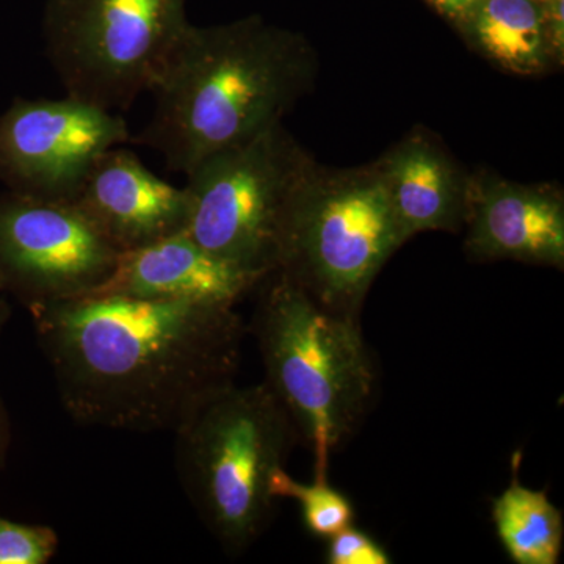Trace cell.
<instances>
[{"label":"cell","mask_w":564,"mask_h":564,"mask_svg":"<svg viewBox=\"0 0 564 564\" xmlns=\"http://www.w3.org/2000/svg\"><path fill=\"white\" fill-rule=\"evenodd\" d=\"M11 443V423L9 411L0 395V470L6 466L7 454H9Z\"/></svg>","instance_id":"obj_21"},{"label":"cell","mask_w":564,"mask_h":564,"mask_svg":"<svg viewBox=\"0 0 564 564\" xmlns=\"http://www.w3.org/2000/svg\"><path fill=\"white\" fill-rule=\"evenodd\" d=\"M404 243L415 234L459 232L473 173L433 132L417 128L375 161Z\"/></svg>","instance_id":"obj_13"},{"label":"cell","mask_w":564,"mask_h":564,"mask_svg":"<svg viewBox=\"0 0 564 564\" xmlns=\"http://www.w3.org/2000/svg\"><path fill=\"white\" fill-rule=\"evenodd\" d=\"M7 295H9V293L3 289L2 281H0V334H2L7 323H9L11 315L10 303Z\"/></svg>","instance_id":"obj_22"},{"label":"cell","mask_w":564,"mask_h":564,"mask_svg":"<svg viewBox=\"0 0 564 564\" xmlns=\"http://www.w3.org/2000/svg\"><path fill=\"white\" fill-rule=\"evenodd\" d=\"M426 2H429L441 17H444L445 20L454 24V22L458 21L470 7H474L475 3L478 2V0H426Z\"/></svg>","instance_id":"obj_20"},{"label":"cell","mask_w":564,"mask_h":564,"mask_svg":"<svg viewBox=\"0 0 564 564\" xmlns=\"http://www.w3.org/2000/svg\"><path fill=\"white\" fill-rule=\"evenodd\" d=\"M317 166L282 122L215 152L185 174V232L223 261L269 276L289 214Z\"/></svg>","instance_id":"obj_6"},{"label":"cell","mask_w":564,"mask_h":564,"mask_svg":"<svg viewBox=\"0 0 564 564\" xmlns=\"http://www.w3.org/2000/svg\"><path fill=\"white\" fill-rule=\"evenodd\" d=\"M58 549L52 527L21 524L0 516V564H46Z\"/></svg>","instance_id":"obj_17"},{"label":"cell","mask_w":564,"mask_h":564,"mask_svg":"<svg viewBox=\"0 0 564 564\" xmlns=\"http://www.w3.org/2000/svg\"><path fill=\"white\" fill-rule=\"evenodd\" d=\"M274 499L289 497L302 507L303 521L307 532L318 538H332L352 525L355 511L343 492L332 488L326 481L315 480L314 485H303L293 480L284 469L272 478Z\"/></svg>","instance_id":"obj_16"},{"label":"cell","mask_w":564,"mask_h":564,"mask_svg":"<svg viewBox=\"0 0 564 564\" xmlns=\"http://www.w3.org/2000/svg\"><path fill=\"white\" fill-rule=\"evenodd\" d=\"M543 11L556 50L564 57V0H536Z\"/></svg>","instance_id":"obj_19"},{"label":"cell","mask_w":564,"mask_h":564,"mask_svg":"<svg viewBox=\"0 0 564 564\" xmlns=\"http://www.w3.org/2000/svg\"><path fill=\"white\" fill-rule=\"evenodd\" d=\"M262 280L261 274L247 272L204 250L184 231L120 252L113 272L88 295L236 306Z\"/></svg>","instance_id":"obj_12"},{"label":"cell","mask_w":564,"mask_h":564,"mask_svg":"<svg viewBox=\"0 0 564 564\" xmlns=\"http://www.w3.org/2000/svg\"><path fill=\"white\" fill-rule=\"evenodd\" d=\"M131 139L117 111L70 96L18 98L0 115V182L17 195L70 203L104 152Z\"/></svg>","instance_id":"obj_9"},{"label":"cell","mask_w":564,"mask_h":564,"mask_svg":"<svg viewBox=\"0 0 564 564\" xmlns=\"http://www.w3.org/2000/svg\"><path fill=\"white\" fill-rule=\"evenodd\" d=\"M454 25L469 47L507 73L538 76L563 65L536 0H478Z\"/></svg>","instance_id":"obj_14"},{"label":"cell","mask_w":564,"mask_h":564,"mask_svg":"<svg viewBox=\"0 0 564 564\" xmlns=\"http://www.w3.org/2000/svg\"><path fill=\"white\" fill-rule=\"evenodd\" d=\"M70 204L120 252L184 232L191 217L187 191L155 176L122 144L95 162Z\"/></svg>","instance_id":"obj_11"},{"label":"cell","mask_w":564,"mask_h":564,"mask_svg":"<svg viewBox=\"0 0 564 564\" xmlns=\"http://www.w3.org/2000/svg\"><path fill=\"white\" fill-rule=\"evenodd\" d=\"M402 245L375 162L318 165L285 221L276 272L326 310L358 317L375 278Z\"/></svg>","instance_id":"obj_5"},{"label":"cell","mask_w":564,"mask_h":564,"mask_svg":"<svg viewBox=\"0 0 564 564\" xmlns=\"http://www.w3.org/2000/svg\"><path fill=\"white\" fill-rule=\"evenodd\" d=\"M391 562V556L384 551L383 545L352 525L329 538L326 563L389 564Z\"/></svg>","instance_id":"obj_18"},{"label":"cell","mask_w":564,"mask_h":564,"mask_svg":"<svg viewBox=\"0 0 564 564\" xmlns=\"http://www.w3.org/2000/svg\"><path fill=\"white\" fill-rule=\"evenodd\" d=\"M315 70L310 41L262 18L191 24L152 84L150 121L131 141L187 174L282 122L313 87Z\"/></svg>","instance_id":"obj_2"},{"label":"cell","mask_w":564,"mask_h":564,"mask_svg":"<svg viewBox=\"0 0 564 564\" xmlns=\"http://www.w3.org/2000/svg\"><path fill=\"white\" fill-rule=\"evenodd\" d=\"M118 256L74 204L0 196V281L28 311L87 296Z\"/></svg>","instance_id":"obj_8"},{"label":"cell","mask_w":564,"mask_h":564,"mask_svg":"<svg viewBox=\"0 0 564 564\" xmlns=\"http://www.w3.org/2000/svg\"><path fill=\"white\" fill-rule=\"evenodd\" d=\"M464 251L475 262L564 267V196L554 184H521L489 170L470 180Z\"/></svg>","instance_id":"obj_10"},{"label":"cell","mask_w":564,"mask_h":564,"mask_svg":"<svg viewBox=\"0 0 564 564\" xmlns=\"http://www.w3.org/2000/svg\"><path fill=\"white\" fill-rule=\"evenodd\" d=\"M492 521L505 552L516 564H556L562 555L563 514L545 491L518 478L492 503Z\"/></svg>","instance_id":"obj_15"},{"label":"cell","mask_w":564,"mask_h":564,"mask_svg":"<svg viewBox=\"0 0 564 564\" xmlns=\"http://www.w3.org/2000/svg\"><path fill=\"white\" fill-rule=\"evenodd\" d=\"M299 432L265 383L215 392L174 430L177 478L226 554H243L272 518V478Z\"/></svg>","instance_id":"obj_4"},{"label":"cell","mask_w":564,"mask_h":564,"mask_svg":"<svg viewBox=\"0 0 564 564\" xmlns=\"http://www.w3.org/2000/svg\"><path fill=\"white\" fill-rule=\"evenodd\" d=\"M63 410L77 425L172 432L234 383V306L88 295L29 311Z\"/></svg>","instance_id":"obj_1"},{"label":"cell","mask_w":564,"mask_h":564,"mask_svg":"<svg viewBox=\"0 0 564 564\" xmlns=\"http://www.w3.org/2000/svg\"><path fill=\"white\" fill-rule=\"evenodd\" d=\"M252 334L265 384L314 452L315 480L326 481L329 455L370 408L377 372L358 317L333 313L295 282L263 278Z\"/></svg>","instance_id":"obj_3"},{"label":"cell","mask_w":564,"mask_h":564,"mask_svg":"<svg viewBox=\"0 0 564 564\" xmlns=\"http://www.w3.org/2000/svg\"><path fill=\"white\" fill-rule=\"evenodd\" d=\"M191 22L185 0H47L44 39L66 96L128 110Z\"/></svg>","instance_id":"obj_7"}]
</instances>
